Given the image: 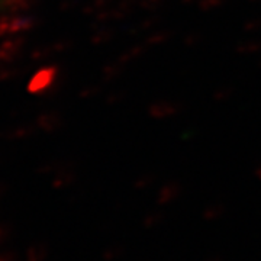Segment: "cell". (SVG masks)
Returning <instances> with one entry per match:
<instances>
[{
	"label": "cell",
	"instance_id": "obj_1",
	"mask_svg": "<svg viewBox=\"0 0 261 261\" xmlns=\"http://www.w3.org/2000/svg\"><path fill=\"white\" fill-rule=\"evenodd\" d=\"M27 261H45L47 258V248L41 244L29 247L27 251Z\"/></svg>",
	"mask_w": 261,
	"mask_h": 261
},
{
	"label": "cell",
	"instance_id": "obj_2",
	"mask_svg": "<svg viewBox=\"0 0 261 261\" xmlns=\"http://www.w3.org/2000/svg\"><path fill=\"white\" fill-rule=\"evenodd\" d=\"M121 254L122 251L118 248V250H109L108 252H105V255H103V258L106 261H113V260H116V258H119L121 257Z\"/></svg>",
	"mask_w": 261,
	"mask_h": 261
},
{
	"label": "cell",
	"instance_id": "obj_3",
	"mask_svg": "<svg viewBox=\"0 0 261 261\" xmlns=\"http://www.w3.org/2000/svg\"><path fill=\"white\" fill-rule=\"evenodd\" d=\"M18 254L15 252H2L0 254V261H18Z\"/></svg>",
	"mask_w": 261,
	"mask_h": 261
},
{
	"label": "cell",
	"instance_id": "obj_4",
	"mask_svg": "<svg viewBox=\"0 0 261 261\" xmlns=\"http://www.w3.org/2000/svg\"><path fill=\"white\" fill-rule=\"evenodd\" d=\"M206 261H222V258L219 257V255H214V257H211V258H207Z\"/></svg>",
	"mask_w": 261,
	"mask_h": 261
},
{
	"label": "cell",
	"instance_id": "obj_5",
	"mask_svg": "<svg viewBox=\"0 0 261 261\" xmlns=\"http://www.w3.org/2000/svg\"><path fill=\"white\" fill-rule=\"evenodd\" d=\"M3 231H0V243H2V241H3Z\"/></svg>",
	"mask_w": 261,
	"mask_h": 261
}]
</instances>
